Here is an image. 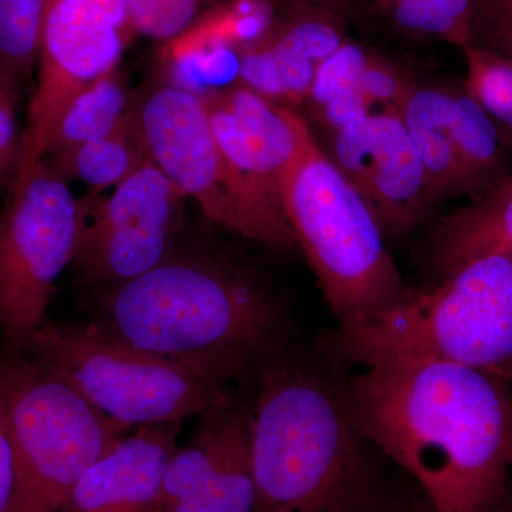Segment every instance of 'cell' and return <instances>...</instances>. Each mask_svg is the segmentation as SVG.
Segmentation results:
<instances>
[{
  "mask_svg": "<svg viewBox=\"0 0 512 512\" xmlns=\"http://www.w3.org/2000/svg\"><path fill=\"white\" fill-rule=\"evenodd\" d=\"M150 161L153 160L143 131L128 106L116 126L77 151L67 171V181L77 178L89 187L87 192L101 194L123 183Z\"/></svg>",
  "mask_w": 512,
  "mask_h": 512,
  "instance_id": "cell-21",
  "label": "cell"
},
{
  "mask_svg": "<svg viewBox=\"0 0 512 512\" xmlns=\"http://www.w3.org/2000/svg\"><path fill=\"white\" fill-rule=\"evenodd\" d=\"M298 2L312 3L342 16L348 22H355L360 18V6L356 0H298Z\"/></svg>",
  "mask_w": 512,
  "mask_h": 512,
  "instance_id": "cell-32",
  "label": "cell"
},
{
  "mask_svg": "<svg viewBox=\"0 0 512 512\" xmlns=\"http://www.w3.org/2000/svg\"><path fill=\"white\" fill-rule=\"evenodd\" d=\"M22 87L15 77L0 72V188H9L18 174L23 134L18 123Z\"/></svg>",
  "mask_w": 512,
  "mask_h": 512,
  "instance_id": "cell-28",
  "label": "cell"
},
{
  "mask_svg": "<svg viewBox=\"0 0 512 512\" xmlns=\"http://www.w3.org/2000/svg\"><path fill=\"white\" fill-rule=\"evenodd\" d=\"M19 473L8 409L0 394V512H16Z\"/></svg>",
  "mask_w": 512,
  "mask_h": 512,
  "instance_id": "cell-31",
  "label": "cell"
},
{
  "mask_svg": "<svg viewBox=\"0 0 512 512\" xmlns=\"http://www.w3.org/2000/svg\"><path fill=\"white\" fill-rule=\"evenodd\" d=\"M397 28L460 47L473 43V0H367Z\"/></svg>",
  "mask_w": 512,
  "mask_h": 512,
  "instance_id": "cell-23",
  "label": "cell"
},
{
  "mask_svg": "<svg viewBox=\"0 0 512 512\" xmlns=\"http://www.w3.org/2000/svg\"><path fill=\"white\" fill-rule=\"evenodd\" d=\"M298 146L282 180L286 221L318 279L338 326L380 315L403 301L406 285L369 205L349 183L301 113Z\"/></svg>",
  "mask_w": 512,
  "mask_h": 512,
  "instance_id": "cell-5",
  "label": "cell"
},
{
  "mask_svg": "<svg viewBox=\"0 0 512 512\" xmlns=\"http://www.w3.org/2000/svg\"><path fill=\"white\" fill-rule=\"evenodd\" d=\"M93 323L227 384L254 376L288 343L272 289L247 266L208 251L173 249L143 275L100 288Z\"/></svg>",
  "mask_w": 512,
  "mask_h": 512,
  "instance_id": "cell-3",
  "label": "cell"
},
{
  "mask_svg": "<svg viewBox=\"0 0 512 512\" xmlns=\"http://www.w3.org/2000/svg\"><path fill=\"white\" fill-rule=\"evenodd\" d=\"M184 194L153 161L113 188L79 200L72 265L97 288L150 271L174 249Z\"/></svg>",
  "mask_w": 512,
  "mask_h": 512,
  "instance_id": "cell-11",
  "label": "cell"
},
{
  "mask_svg": "<svg viewBox=\"0 0 512 512\" xmlns=\"http://www.w3.org/2000/svg\"><path fill=\"white\" fill-rule=\"evenodd\" d=\"M461 52L466 60L468 92L503 130L512 147V63L477 46L464 47Z\"/></svg>",
  "mask_w": 512,
  "mask_h": 512,
  "instance_id": "cell-25",
  "label": "cell"
},
{
  "mask_svg": "<svg viewBox=\"0 0 512 512\" xmlns=\"http://www.w3.org/2000/svg\"><path fill=\"white\" fill-rule=\"evenodd\" d=\"M484 512H512V500L510 495L505 494L503 500L498 501L493 507L488 508Z\"/></svg>",
  "mask_w": 512,
  "mask_h": 512,
  "instance_id": "cell-34",
  "label": "cell"
},
{
  "mask_svg": "<svg viewBox=\"0 0 512 512\" xmlns=\"http://www.w3.org/2000/svg\"><path fill=\"white\" fill-rule=\"evenodd\" d=\"M413 84L414 80L402 67L370 50L360 76L359 90L373 107L380 104L382 110L397 109Z\"/></svg>",
  "mask_w": 512,
  "mask_h": 512,
  "instance_id": "cell-30",
  "label": "cell"
},
{
  "mask_svg": "<svg viewBox=\"0 0 512 512\" xmlns=\"http://www.w3.org/2000/svg\"><path fill=\"white\" fill-rule=\"evenodd\" d=\"M512 251V177L436 225L430 259L440 279L481 256Z\"/></svg>",
  "mask_w": 512,
  "mask_h": 512,
  "instance_id": "cell-18",
  "label": "cell"
},
{
  "mask_svg": "<svg viewBox=\"0 0 512 512\" xmlns=\"http://www.w3.org/2000/svg\"><path fill=\"white\" fill-rule=\"evenodd\" d=\"M357 427L437 512H484L508 493L512 383L439 360L345 375Z\"/></svg>",
  "mask_w": 512,
  "mask_h": 512,
  "instance_id": "cell-1",
  "label": "cell"
},
{
  "mask_svg": "<svg viewBox=\"0 0 512 512\" xmlns=\"http://www.w3.org/2000/svg\"><path fill=\"white\" fill-rule=\"evenodd\" d=\"M369 55L370 49L346 39L320 64L305 101L312 116L330 101L359 90L360 76Z\"/></svg>",
  "mask_w": 512,
  "mask_h": 512,
  "instance_id": "cell-27",
  "label": "cell"
},
{
  "mask_svg": "<svg viewBox=\"0 0 512 512\" xmlns=\"http://www.w3.org/2000/svg\"><path fill=\"white\" fill-rule=\"evenodd\" d=\"M275 13L266 0H220L195 20L181 35L165 42L161 59L175 73L201 77L217 76L215 67L221 57L241 52L274 19Z\"/></svg>",
  "mask_w": 512,
  "mask_h": 512,
  "instance_id": "cell-17",
  "label": "cell"
},
{
  "mask_svg": "<svg viewBox=\"0 0 512 512\" xmlns=\"http://www.w3.org/2000/svg\"><path fill=\"white\" fill-rule=\"evenodd\" d=\"M0 394L18 460L16 512L62 511L87 468L134 430L28 353L3 357Z\"/></svg>",
  "mask_w": 512,
  "mask_h": 512,
  "instance_id": "cell-7",
  "label": "cell"
},
{
  "mask_svg": "<svg viewBox=\"0 0 512 512\" xmlns=\"http://www.w3.org/2000/svg\"><path fill=\"white\" fill-rule=\"evenodd\" d=\"M130 99L117 67L84 87L63 111L43 161L67 181L77 151L116 126Z\"/></svg>",
  "mask_w": 512,
  "mask_h": 512,
  "instance_id": "cell-19",
  "label": "cell"
},
{
  "mask_svg": "<svg viewBox=\"0 0 512 512\" xmlns=\"http://www.w3.org/2000/svg\"><path fill=\"white\" fill-rule=\"evenodd\" d=\"M130 107L153 163L208 220L279 254L298 249L288 222L262 207L222 153L201 96L154 82L131 96Z\"/></svg>",
  "mask_w": 512,
  "mask_h": 512,
  "instance_id": "cell-8",
  "label": "cell"
},
{
  "mask_svg": "<svg viewBox=\"0 0 512 512\" xmlns=\"http://www.w3.org/2000/svg\"><path fill=\"white\" fill-rule=\"evenodd\" d=\"M124 0H46L37 55V82L22 134V184L47 148L67 104L84 87L116 69L131 33Z\"/></svg>",
  "mask_w": 512,
  "mask_h": 512,
  "instance_id": "cell-10",
  "label": "cell"
},
{
  "mask_svg": "<svg viewBox=\"0 0 512 512\" xmlns=\"http://www.w3.org/2000/svg\"><path fill=\"white\" fill-rule=\"evenodd\" d=\"M72 384L104 416L130 429L210 412L229 384L107 335L96 323L47 320L25 352Z\"/></svg>",
  "mask_w": 512,
  "mask_h": 512,
  "instance_id": "cell-6",
  "label": "cell"
},
{
  "mask_svg": "<svg viewBox=\"0 0 512 512\" xmlns=\"http://www.w3.org/2000/svg\"><path fill=\"white\" fill-rule=\"evenodd\" d=\"M46 0H0V72L25 84L39 55Z\"/></svg>",
  "mask_w": 512,
  "mask_h": 512,
  "instance_id": "cell-24",
  "label": "cell"
},
{
  "mask_svg": "<svg viewBox=\"0 0 512 512\" xmlns=\"http://www.w3.org/2000/svg\"><path fill=\"white\" fill-rule=\"evenodd\" d=\"M286 2L285 12L238 53V77L271 103L296 110L320 64L345 42L349 22L312 3Z\"/></svg>",
  "mask_w": 512,
  "mask_h": 512,
  "instance_id": "cell-14",
  "label": "cell"
},
{
  "mask_svg": "<svg viewBox=\"0 0 512 512\" xmlns=\"http://www.w3.org/2000/svg\"><path fill=\"white\" fill-rule=\"evenodd\" d=\"M330 134L323 148L369 205L384 237L406 234L439 202L399 110L375 111Z\"/></svg>",
  "mask_w": 512,
  "mask_h": 512,
  "instance_id": "cell-12",
  "label": "cell"
},
{
  "mask_svg": "<svg viewBox=\"0 0 512 512\" xmlns=\"http://www.w3.org/2000/svg\"><path fill=\"white\" fill-rule=\"evenodd\" d=\"M473 43L512 63V0H473Z\"/></svg>",
  "mask_w": 512,
  "mask_h": 512,
  "instance_id": "cell-29",
  "label": "cell"
},
{
  "mask_svg": "<svg viewBox=\"0 0 512 512\" xmlns=\"http://www.w3.org/2000/svg\"><path fill=\"white\" fill-rule=\"evenodd\" d=\"M254 376L248 414L258 512H396L384 501L379 451L353 419L339 365L286 343Z\"/></svg>",
  "mask_w": 512,
  "mask_h": 512,
  "instance_id": "cell-2",
  "label": "cell"
},
{
  "mask_svg": "<svg viewBox=\"0 0 512 512\" xmlns=\"http://www.w3.org/2000/svg\"><path fill=\"white\" fill-rule=\"evenodd\" d=\"M439 201L484 194L458 154L448 124V82H414L397 107Z\"/></svg>",
  "mask_w": 512,
  "mask_h": 512,
  "instance_id": "cell-16",
  "label": "cell"
},
{
  "mask_svg": "<svg viewBox=\"0 0 512 512\" xmlns=\"http://www.w3.org/2000/svg\"><path fill=\"white\" fill-rule=\"evenodd\" d=\"M134 30L170 42L220 0H124Z\"/></svg>",
  "mask_w": 512,
  "mask_h": 512,
  "instance_id": "cell-26",
  "label": "cell"
},
{
  "mask_svg": "<svg viewBox=\"0 0 512 512\" xmlns=\"http://www.w3.org/2000/svg\"><path fill=\"white\" fill-rule=\"evenodd\" d=\"M396 512H437L426 497L413 498L410 503L400 505Z\"/></svg>",
  "mask_w": 512,
  "mask_h": 512,
  "instance_id": "cell-33",
  "label": "cell"
},
{
  "mask_svg": "<svg viewBox=\"0 0 512 512\" xmlns=\"http://www.w3.org/2000/svg\"><path fill=\"white\" fill-rule=\"evenodd\" d=\"M201 99L235 173L265 210L288 222L282 180L298 146L299 111L271 103L241 82L210 90Z\"/></svg>",
  "mask_w": 512,
  "mask_h": 512,
  "instance_id": "cell-13",
  "label": "cell"
},
{
  "mask_svg": "<svg viewBox=\"0 0 512 512\" xmlns=\"http://www.w3.org/2000/svg\"><path fill=\"white\" fill-rule=\"evenodd\" d=\"M79 200L46 161L0 205V339L22 355L47 322L57 279L73 261Z\"/></svg>",
  "mask_w": 512,
  "mask_h": 512,
  "instance_id": "cell-9",
  "label": "cell"
},
{
  "mask_svg": "<svg viewBox=\"0 0 512 512\" xmlns=\"http://www.w3.org/2000/svg\"><path fill=\"white\" fill-rule=\"evenodd\" d=\"M339 366L439 360L512 383V251L481 256L323 342Z\"/></svg>",
  "mask_w": 512,
  "mask_h": 512,
  "instance_id": "cell-4",
  "label": "cell"
},
{
  "mask_svg": "<svg viewBox=\"0 0 512 512\" xmlns=\"http://www.w3.org/2000/svg\"><path fill=\"white\" fill-rule=\"evenodd\" d=\"M181 421L131 430L87 468L60 512H153Z\"/></svg>",
  "mask_w": 512,
  "mask_h": 512,
  "instance_id": "cell-15",
  "label": "cell"
},
{
  "mask_svg": "<svg viewBox=\"0 0 512 512\" xmlns=\"http://www.w3.org/2000/svg\"><path fill=\"white\" fill-rule=\"evenodd\" d=\"M164 512H258L248 426L238 434L220 466L187 500Z\"/></svg>",
  "mask_w": 512,
  "mask_h": 512,
  "instance_id": "cell-22",
  "label": "cell"
},
{
  "mask_svg": "<svg viewBox=\"0 0 512 512\" xmlns=\"http://www.w3.org/2000/svg\"><path fill=\"white\" fill-rule=\"evenodd\" d=\"M448 124L461 160L484 194L510 180L511 144L464 82H448Z\"/></svg>",
  "mask_w": 512,
  "mask_h": 512,
  "instance_id": "cell-20",
  "label": "cell"
}]
</instances>
